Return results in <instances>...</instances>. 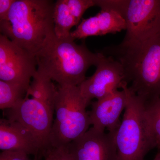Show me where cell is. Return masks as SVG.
<instances>
[{"instance_id": "obj_1", "label": "cell", "mask_w": 160, "mask_h": 160, "mask_svg": "<svg viewBox=\"0 0 160 160\" xmlns=\"http://www.w3.org/2000/svg\"><path fill=\"white\" fill-rule=\"evenodd\" d=\"M102 52L121 63L130 91L146 102L160 97V17L146 32Z\"/></svg>"}, {"instance_id": "obj_2", "label": "cell", "mask_w": 160, "mask_h": 160, "mask_svg": "<svg viewBox=\"0 0 160 160\" xmlns=\"http://www.w3.org/2000/svg\"><path fill=\"white\" fill-rule=\"evenodd\" d=\"M100 52L93 53L84 42L78 45L71 37L60 38L52 32L35 54L37 72L60 86H78L86 72L95 66Z\"/></svg>"}, {"instance_id": "obj_3", "label": "cell", "mask_w": 160, "mask_h": 160, "mask_svg": "<svg viewBox=\"0 0 160 160\" xmlns=\"http://www.w3.org/2000/svg\"><path fill=\"white\" fill-rule=\"evenodd\" d=\"M54 6L49 0H15L7 18L0 21L1 34L35 56L54 32Z\"/></svg>"}, {"instance_id": "obj_4", "label": "cell", "mask_w": 160, "mask_h": 160, "mask_svg": "<svg viewBox=\"0 0 160 160\" xmlns=\"http://www.w3.org/2000/svg\"><path fill=\"white\" fill-rule=\"evenodd\" d=\"M89 104L78 86H59L49 147L67 146L89 129L91 124L86 108Z\"/></svg>"}, {"instance_id": "obj_5", "label": "cell", "mask_w": 160, "mask_h": 160, "mask_svg": "<svg viewBox=\"0 0 160 160\" xmlns=\"http://www.w3.org/2000/svg\"><path fill=\"white\" fill-rule=\"evenodd\" d=\"M127 104L124 116L115 135L118 160H145L146 155L154 148L146 126V101L130 91L127 83Z\"/></svg>"}, {"instance_id": "obj_6", "label": "cell", "mask_w": 160, "mask_h": 160, "mask_svg": "<svg viewBox=\"0 0 160 160\" xmlns=\"http://www.w3.org/2000/svg\"><path fill=\"white\" fill-rule=\"evenodd\" d=\"M101 9L113 10L125 19L124 41L137 37L152 28L160 14V0H98Z\"/></svg>"}, {"instance_id": "obj_7", "label": "cell", "mask_w": 160, "mask_h": 160, "mask_svg": "<svg viewBox=\"0 0 160 160\" xmlns=\"http://www.w3.org/2000/svg\"><path fill=\"white\" fill-rule=\"evenodd\" d=\"M54 112V107L25 97L12 109H6V116L7 119L17 121L32 133L41 146L42 156L49 147Z\"/></svg>"}, {"instance_id": "obj_8", "label": "cell", "mask_w": 160, "mask_h": 160, "mask_svg": "<svg viewBox=\"0 0 160 160\" xmlns=\"http://www.w3.org/2000/svg\"><path fill=\"white\" fill-rule=\"evenodd\" d=\"M37 66L34 55L0 35V80L29 88Z\"/></svg>"}, {"instance_id": "obj_9", "label": "cell", "mask_w": 160, "mask_h": 160, "mask_svg": "<svg viewBox=\"0 0 160 160\" xmlns=\"http://www.w3.org/2000/svg\"><path fill=\"white\" fill-rule=\"evenodd\" d=\"M96 70L92 76L78 86L81 94L89 103L122 89L125 82V74L121 63L113 58L100 52L96 65Z\"/></svg>"}, {"instance_id": "obj_10", "label": "cell", "mask_w": 160, "mask_h": 160, "mask_svg": "<svg viewBox=\"0 0 160 160\" xmlns=\"http://www.w3.org/2000/svg\"><path fill=\"white\" fill-rule=\"evenodd\" d=\"M116 132L92 127L68 145L69 151L74 160H118Z\"/></svg>"}, {"instance_id": "obj_11", "label": "cell", "mask_w": 160, "mask_h": 160, "mask_svg": "<svg viewBox=\"0 0 160 160\" xmlns=\"http://www.w3.org/2000/svg\"><path fill=\"white\" fill-rule=\"evenodd\" d=\"M126 104L127 94L124 89L92 103L89 114L92 127L100 131L105 132L106 129L109 132H116L121 124L120 116Z\"/></svg>"}, {"instance_id": "obj_12", "label": "cell", "mask_w": 160, "mask_h": 160, "mask_svg": "<svg viewBox=\"0 0 160 160\" xmlns=\"http://www.w3.org/2000/svg\"><path fill=\"white\" fill-rule=\"evenodd\" d=\"M0 149L42 156L41 146L32 133L17 121L7 118L0 120Z\"/></svg>"}, {"instance_id": "obj_13", "label": "cell", "mask_w": 160, "mask_h": 160, "mask_svg": "<svg viewBox=\"0 0 160 160\" xmlns=\"http://www.w3.org/2000/svg\"><path fill=\"white\" fill-rule=\"evenodd\" d=\"M58 88L50 79L45 77L37 71L32 78L25 97L41 101L54 107Z\"/></svg>"}, {"instance_id": "obj_14", "label": "cell", "mask_w": 160, "mask_h": 160, "mask_svg": "<svg viewBox=\"0 0 160 160\" xmlns=\"http://www.w3.org/2000/svg\"><path fill=\"white\" fill-rule=\"evenodd\" d=\"M92 18L97 36L116 34L122 30H126V22L124 18L113 10L101 9Z\"/></svg>"}, {"instance_id": "obj_15", "label": "cell", "mask_w": 160, "mask_h": 160, "mask_svg": "<svg viewBox=\"0 0 160 160\" xmlns=\"http://www.w3.org/2000/svg\"><path fill=\"white\" fill-rule=\"evenodd\" d=\"M53 19L55 35L60 38H71V29L78 24L69 11L66 0H58L54 3Z\"/></svg>"}, {"instance_id": "obj_16", "label": "cell", "mask_w": 160, "mask_h": 160, "mask_svg": "<svg viewBox=\"0 0 160 160\" xmlns=\"http://www.w3.org/2000/svg\"><path fill=\"white\" fill-rule=\"evenodd\" d=\"M145 118L154 148L160 149V97L146 102Z\"/></svg>"}, {"instance_id": "obj_17", "label": "cell", "mask_w": 160, "mask_h": 160, "mask_svg": "<svg viewBox=\"0 0 160 160\" xmlns=\"http://www.w3.org/2000/svg\"><path fill=\"white\" fill-rule=\"evenodd\" d=\"M28 87L0 80V109H11L25 98Z\"/></svg>"}, {"instance_id": "obj_18", "label": "cell", "mask_w": 160, "mask_h": 160, "mask_svg": "<svg viewBox=\"0 0 160 160\" xmlns=\"http://www.w3.org/2000/svg\"><path fill=\"white\" fill-rule=\"evenodd\" d=\"M72 15L78 25L83 15L90 7L96 6L95 0H66Z\"/></svg>"}, {"instance_id": "obj_19", "label": "cell", "mask_w": 160, "mask_h": 160, "mask_svg": "<svg viewBox=\"0 0 160 160\" xmlns=\"http://www.w3.org/2000/svg\"><path fill=\"white\" fill-rule=\"evenodd\" d=\"M45 160H74L69 151L68 145L49 147L43 152Z\"/></svg>"}, {"instance_id": "obj_20", "label": "cell", "mask_w": 160, "mask_h": 160, "mask_svg": "<svg viewBox=\"0 0 160 160\" xmlns=\"http://www.w3.org/2000/svg\"><path fill=\"white\" fill-rule=\"evenodd\" d=\"M0 160H31L28 155L19 151H2L0 154Z\"/></svg>"}, {"instance_id": "obj_21", "label": "cell", "mask_w": 160, "mask_h": 160, "mask_svg": "<svg viewBox=\"0 0 160 160\" xmlns=\"http://www.w3.org/2000/svg\"><path fill=\"white\" fill-rule=\"evenodd\" d=\"M15 0H0V21L7 18L12 6Z\"/></svg>"}, {"instance_id": "obj_22", "label": "cell", "mask_w": 160, "mask_h": 160, "mask_svg": "<svg viewBox=\"0 0 160 160\" xmlns=\"http://www.w3.org/2000/svg\"><path fill=\"white\" fill-rule=\"evenodd\" d=\"M153 160H160V152H158Z\"/></svg>"}]
</instances>
